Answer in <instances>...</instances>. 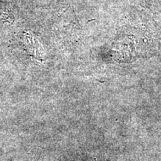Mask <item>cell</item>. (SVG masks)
<instances>
[{"mask_svg": "<svg viewBox=\"0 0 161 161\" xmlns=\"http://www.w3.org/2000/svg\"><path fill=\"white\" fill-rule=\"evenodd\" d=\"M6 5L5 4L0 0V17L5 14Z\"/></svg>", "mask_w": 161, "mask_h": 161, "instance_id": "6da1fadb", "label": "cell"}]
</instances>
